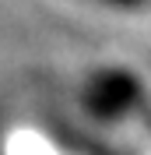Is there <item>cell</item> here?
Listing matches in <instances>:
<instances>
[{"mask_svg": "<svg viewBox=\"0 0 151 155\" xmlns=\"http://www.w3.org/2000/svg\"><path fill=\"white\" fill-rule=\"evenodd\" d=\"M85 102L95 116L116 120V116L133 113V109L144 106V88L127 71H98L85 85Z\"/></svg>", "mask_w": 151, "mask_h": 155, "instance_id": "obj_1", "label": "cell"}, {"mask_svg": "<svg viewBox=\"0 0 151 155\" xmlns=\"http://www.w3.org/2000/svg\"><path fill=\"white\" fill-rule=\"evenodd\" d=\"M102 4H113L120 11H141V7H148L151 0H102Z\"/></svg>", "mask_w": 151, "mask_h": 155, "instance_id": "obj_2", "label": "cell"}]
</instances>
